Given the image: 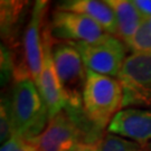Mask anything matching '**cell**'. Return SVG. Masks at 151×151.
Returning <instances> with one entry per match:
<instances>
[{"label":"cell","mask_w":151,"mask_h":151,"mask_svg":"<svg viewBox=\"0 0 151 151\" xmlns=\"http://www.w3.org/2000/svg\"><path fill=\"white\" fill-rule=\"evenodd\" d=\"M49 30L55 40L70 43H94L106 32L91 18L56 9L52 14Z\"/></svg>","instance_id":"obj_7"},{"label":"cell","mask_w":151,"mask_h":151,"mask_svg":"<svg viewBox=\"0 0 151 151\" xmlns=\"http://www.w3.org/2000/svg\"><path fill=\"white\" fill-rule=\"evenodd\" d=\"M9 101L14 135L22 140L38 137L47 127L49 115L37 85L30 78L16 82Z\"/></svg>","instance_id":"obj_2"},{"label":"cell","mask_w":151,"mask_h":151,"mask_svg":"<svg viewBox=\"0 0 151 151\" xmlns=\"http://www.w3.org/2000/svg\"><path fill=\"white\" fill-rule=\"evenodd\" d=\"M74 151H100V143H80Z\"/></svg>","instance_id":"obj_19"},{"label":"cell","mask_w":151,"mask_h":151,"mask_svg":"<svg viewBox=\"0 0 151 151\" xmlns=\"http://www.w3.org/2000/svg\"><path fill=\"white\" fill-rule=\"evenodd\" d=\"M132 54H151V26L149 19H145L133 37L127 44Z\"/></svg>","instance_id":"obj_14"},{"label":"cell","mask_w":151,"mask_h":151,"mask_svg":"<svg viewBox=\"0 0 151 151\" xmlns=\"http://www.w3.org/2000/svg\"><path fill=\"white\" fill-rule=\"evenodd\" d=\"M118 80L123 87V108L151 110V54L127 57Z\"/></svg>","instance_id":"obj_5"},{"label":"cell","mask_w":151,"mask_h":151,"mask_svg":"<svg viewBox=\"0 0 151 151\" xmlns=\"http://www.w3.org/2000/svg\"><path fill=\"white\" fill-rule=\"evenodd\" d=\"M106 4L114 11L116 27H118L116 37L120 38L127 45L146 18L142 17V15L133 4V1L108 0Z\"/></svg>","instance_id":"obj_12"},{"label":"cell","mask_w":151,"mask_h":151,"mask_svg":"<svg viewBox=\"0 0 151 151\" xmlns=\"http://www.w3.org/2000/svg\"><path fill=\"white\" fill-rule=\"evenodd\" d=\"M48 6V2L43 0H38L35 2L32 10V17L24 34V60L27 66L29 75L37 86L43 70V34L47 22L46 16Z\"/></svg>","instance_id":"obj_8"},{"label":"cell","mask_w":151,"mask_h":151,"mask_svg":"<svg viewBox=\"0 0 151 151\" xmlns=\"http://www.w3.org/2000/svg\"><path fill=\"white\" fill-rule=\"evenodd\" d=\"M123 108V87L118 78L87 70L83 111L97 129L109 127Z\"/></svg>","instance_id":"obj_3"},{"label":"cell","mask_w":151,"mask_h":151,"mask_svg":"<svg viewBox=\"0 0 151 151\" xmlns=\"http://www.w3.org/2000/svg\"><path fill=\"white\" fill-rule=\"evenodd\" d=\"M0 151H37L30 140H22L16 135L2 143Z\"/></svg>","instance_id":"obj_17"},{"label":"cell","mask_w":151,"mask_h":151,"mask_svg":"<svg viewBox=\"0 0 151 151\" xmlns=\"http://www.w3.org/2000/svg\"><path fill=\"white\" fill-rule=\"evenodd\" d=\"M14 137L12 130V121H11L10 112V101L9 97L1 100V108H0V138L1 142L5 143Z\"/></svg>","instance_id":"obj_16"},{"label":"cell","mask_w":151,"mask_h":151,"mask_svg":"<svg viewBox=\"0 0 151 151\" xmlns=\"http://www.w3.org/2000/svg\"><path fill=\"white\" fill-rule=\"evenodd\" d=\"M52 53L67 106L83 108V92L87 70L75 44L70 42H54Z\"/></svg>","instance_id":"obj_4"},{"label":"cell","mask_w":151,"mask_h":151,"mask_svg":"<svg viewBox=\"0 0 151 151\" xmlns=\"http://www.w3.org/2000/svg\"><path fill=\"white\" fill-rule=\"evenodd\" d=\"M108 132L145 146L151 141V110L122 109L109 124Z\"/></svg>","instance_id":"obj_10"},{"label":"cell","mask_w":151,"mask_h":151,"mask_svg":"<svg viewBox=\"0 0 151 151\" xmlns=\"http://www.w3.org/2000/svg\"><path fill=\"white\" fill-rule=\"evenodd\" d=\"M56 9L64 11H70L91 18L96 22L104 32L116 37L118 27L114 16V11L106 4V1L97 0H67L60 2Z\"/></svg>","instance_id":"obj_11"},{"label":"cell","mask_w":151,"mask_h":151,"mask_svg":"<svg viewBox=\"0 0 151 151\" xmlns=\"http://www.w3.org/2000/svg\"><path fill=\"white\" fill-rule=\"evenodd\" d=\"M101 132L82 108L66 106L49 119L45 130L30 141L37 151H74L80 143H100Z\"/></svg>","instance_id":"obj_1"},{"label":"cell","mask_w":151,"mask_h":151,"mask_svg":"<svg viewBox=\"0 0 151 151\" xmlns=\"http://www.w3.org/2000/svg\"><path fill=\"white\" fill-rule=\"evenodd\" d=\"M149 22H150V26H151V18H150V19H149Z\"/></svg>","instance_id":"obj_21"},{"label":"cell","mask_w":151,"mask_h":151,"mask_svg":"<svg viewBox=\"0 0 151 151\" xmlns=\"http://www.w3.org/2000/svg\"><path fill=\"white\" fill-rule=\"evenodd\" d=\"M86 70L106 76H119L127 60V45L113 35L105 34L94 43H74Z\"/></svg>","instance_id":"obj_6"},{"label":"cell","mask_w":151,"mask_h":151,"mask_svg":"<svg viewBox=\"0 0 151 151\" xmlns=\"http://www.w3.org/2000/svg\"><path fill=\"white\" fill-rule=\"evenodd\" d=\"M137 9L139 10L142 17L146 19L151 18V0H134L133 1Z\"/></svg>","instance_id":"obj_18"},{"label":"cell","mask_w":151,"mask_h":151,"mask_svg":"<svg viewBox=\"0 0 151 151\" xmlns=\"http://www.w3.org/2000/svg\"><path fill=\"white\" fill-rule=\"evenodd\" d=\"M44 42V62L43 70L39 78L38 90L40 92L44 101L48 109L49 119H52L60 111H63L67 106L66 97H65L63 87L60 85V78L55 68L54 60H53V44L55 39L53 38L49 30L48 22L44 28L43 34Z\"/></svg>","instance_id":"obj_9"},{"label":"cell","mask_w":151,"mask_h":151,"mask_svg":"<svg viewBox=\"0 0 151 151\" xmlns=\"http://www.w3.org/2000/svg\"><path fill=\"white\" fill-rule=\"evenodd\" d=\"M142 151H151V141L146 143L145 146H142Z\"/></svg>","instance_id":"obj_20"},{"label":"cell","mask_w":151,"mask_h":151,"mask_svg":"<svg viewBox=\"0 0 151 151\" xmlns=\"http://www.w3.org/2000/svg\"><path fill=\"white\" fill-rule=\"evenodd\" d=\"M100 151H142V146L135 141L108 132L100 142Z\"/></svg>","instance_id":"obj_15"},{"label":"cell","mask_w":151,"mask_h":151,"mask_svg":"<svg viewBox=\"0 0 151 151\" xmlns=\"http://www.w3.org/2000/svg\"><path fill=\"white\" fill-rule=\"evenodd\" d=\"M22 1H1V32L2 37H12V28L18 22L24 6Z\"/></svg>","instance_id":"obj_13"}]
</instances>
